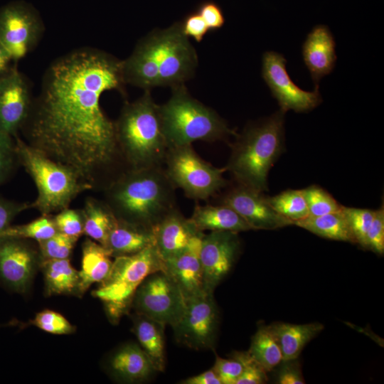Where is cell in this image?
I'll use <instances>...</instances> for the list:
<instances>
[{"mask_svg": "<svg viewBox=\"0 0 384 384\" xmlns=\"http://www.w3.org/2000/svg\"><path fill=\"white\" fill-rule=\"evenodd\" d=\"M283 366L277 375V383L279 384H304L305 380L302 375L299 364L295 360L282 361Z\"/></svg>", "mask_w": 384, "mask_h": 384, "instance_id": "f6af8a7d", "label": "cell"}, {"mask_svg": "<svg viewBox=\"0 0 384 384\" xmlns=\"http://www.w3.org/2000/svg\"><path fill=\"white\" fill-rule=\"evenodd\" d=\"M363 248L378 255L384 252V208L375 210V213L367 233Z\"/></svg>", "mask_w": 384, "mask_h": 384, "instance_id": "ab89813d", "label": "cell"}, {"mask_svg": "<svg viewBox=\"0 0 384 384\" xmlns=\"http://www.w3.org/2000/svg\"><path fill=\"white\" fill-rule=\"evenodd\" d=\"M122 60L82 47L54 60L42 78L20 131L26 142L73 169L93 189H104L122 161L114 122L103 112L102 95L124 85Z\"/></svg>", "mask_w": 384, "mask_h": 384, "instance_id": "6da1fadb", "label": "cell"}, {"mask_svg": "<svg viewBox=\"0 0 384 384\" xmlns=\"http://www.w3.org/2000/svg\"><path fill=\"white\" fill-rule=\"evenodd\" d=\"M159 270H164V261L154 245L136 254L116 257L108 275L92 296L102 302L110 320L117 323L132 308L141 283Z\"/></svg>", "mask_w": 384, "mask_h": 384, "instance_id": "52a82bcc", "label": "cell"}, {"mask_svg": "<svg viewBox=\"0 0 384 384\" xmlns=\"http://www.w3.org/2000/svg\"><path fill=\"white\" fill-rule=\"evenodd\" d=\"M154 244L152 228L117 219L104 247L114 258L136 254Z\"/></svg>", "mask_w": 384, "mask_h": 384, "instance_id": "7402d4cb", "label": "cell"}, {"mask_svg": "<svg viewBox=\"0 0 384 384\" xmlns=\"http://www.w3.org/2000/svg\"><path fill=\"white\" fill-rule=\"evenodd\" d=\"M235 353L244 364V370L235 384H263L267 382V372L247 351Z\"/></svg>", "mask_w": 384, "mask_h": 384, "instance_id": "f35d334b", "label": "cell"}, {"mask_svg": "<svg viewBox=\"0 0 384 384\" xmlns=\"http://www.w3.org/2000/svg\"><path fill=\"white\" fill-rule=\"evenodd\" d=\"M117 144L127 169L162 166L168 145L162 129L159 106L149 90L126 103L116 122Z\"/></svg>", "mask_w": 384, "mask_h": 384, "instance_id": "277c9868", "label": "cell"}, {"mask_svg": "<svg viewBox=\"0 0 384 384\" xmlns=\"http://www.w3.org/2000/svg\"><path fill=\"white\" fill-rule=\"evenodd\" d=\"M294 225L321 238L355 243L341 210L319 216L308 215L294 222Z\"/></svg>", "mask_w": 384, "mask_h": 384, "instance_id": "f1b7e54d", "label": "cell"}, {"mask_svg": "<svg viewBox=\"0 0 384 384\" xmlns=\"http://www.w3.org/2000/svg\"><path fill=\"white\" fill-rule=\"evenodd\" d=\"M181 384H222L215 370L211 368L202 373L188 378Z\"/></svg>", "mask_w": 384, "mask_h": 384, "instance_id": "bcb514c9", "label": "cell"}, {"mask_svg": "<svg viewBox=\"0 0 384 384\" xmlns=\"http://www.w3.org/2000/svg\"><path fill=\"white\" fill-rule=\"evenodd\" d=\"M31 324L53 334L66 335L75 331V327L66 318L60 313L49 309L38 312Z\"/></svg>", "mask_w": 384, "mask_h": 384, "instance_id": "d590c367", "label": "cell"}, {"mask_svg": "<svg viewBox=\"0 0 384 384\" xmlns=\"http://www.w3.org/2000/svg\"><path fill=\"white\" fill-rule=\"evenodd\" d=\"M164 164L173 185L190 198L206 200L227 184L223 176L225 167L216 168L206 162L191 144L169 148Z\"/></svg>", "mask_w": 384, "mask_h": 384, "instance_id": "9c48e42d", "label": "cell"}, {"mask_svg": "<svg viewBox=\"0 0 384 384\" xmlns=\"http://www.w3.org/2000/svg\"><path fill=\"white\" fill-rule=\"evenodd\" d=\"M287 60L275 51H266L262 58V76L272 95L277 100L280 110L286 112H307L322 102L319 85L313 91H306L291 79L286 68Z\"/></svg>", "mask_w": 384, "mask_h": 384, "instance_id": "4fadbf2b", "label": "cell"}, {"mask_svg": "<svg viewBox=\"0 0 384 384\" xmlns=\"http://www.w3.org/2000/svg\"><path fill=\"white\" fill-rule=\"evenodd\" d=\"M44 30L40 15L30 4L16 1L0 8V43L14 63L36 48Z\"/></svg>", "mask_w": 384, "mask_h": 384, "instance_id": "8fae6325", "label": "cell"}, {"mask_svg": "<svg viewBox=\"0 0 384 384\" xmlns=\"http://www.w3.org/2000/svg\"><path fill=\"white\" fill-rule=\"evenodd\" d=\"M109 368L116 379L128 383L147 380L156 371L146 353L136 343L118 348L110 359Z\"/></svg>", "mask_w": 384, "mask_h": 384, "instance_id": "44dd1931", "label": "cell"}, {"mask_svg": "<svg viewBox=\"0 0 384 384\" xmlns=\"http://www.w3.org/2000/svg\"><path fill=\"white\" fill-rule=\"evenodd\" d=\"M341 211L348 223L355 243L363 247L375 210L342 206Z\"/></svg>", "mask_w": 384, "mask_h": 384, "instance_id": "e575fe53", "label": "cell"}, {"mask_svg": "<svg viewBox=\"0 0 384 384\" xmlns=\"http://www.w3.org/2000/svg\"><path fill=\"white\" fill-rule=\"evenodd\" d=\"M240 250L238 233L210 231L204 234L200 247L204 289L213 293L232 269Z\"/></svg>", "mask_w": 384, "mask_h": 384, "instance_id": "5bb4252c", "label": "cell"}, {"mask_svg": "<svg viewBox=\"0 0 384 384\" xmlns=\"http://www.w3.org/2000/svg\"><path fill=\"white\" fill-rule=\"evenodd\" d=\"M220 204L233 209L252 230H274L293 225L271 207L262 192L240 184L226 193Z\"/></svg>", "mask_w": 384, "mask_h": 384, "instance_id": "e0dca14e", "label": "cell"}, {"mask_svg": "<svg viewBox=\"0 0 384 384\" xmlns=\"http://www.w3.org/2000/svg\"><path fill=\"white\" fill-rule=\"evenodd\" d=\"M31 90L16 65L0 77V132L12 137L18 134L31 109Z\"/></svg>", "mask_w": 384, "mask_h": 384, "instance_id": "2e32d148", "label": "cell"}, {"mask_svg": "<svg viewBox=\"0 0 384 384\" xmlns=\"http://www.w3.org/2000/svg\"><path fill=\"white\" fill-rule=\"evenodd\" d=\"M203 235L200 233L183 251L164 261V271L176 283L186 300L207 292L204 289L200 260Z\"/></svg>", "mask_w": 384, "mask_h": 384, "instance_id": "ac0fdd59", "label": "cell"}, {"mask_svg": "<svg viewBox=\"0 0 384 384\" xmlns=\"http://www.w3.org/2000/svg\"><path fill=\"white\" fill-rule=\"evenodd\" d=\"M58 232L79 238L84 234V217L82 209L69 208L53 215Z\"/></svg>", "mask_w": 384, "mask_h": 384, "instance_id": "8d00e7d4", "label": "cell"}, {"mask_svg": "<svg viewBox=\"0 0 384 384\" xmlns=\"http://www.w3.org/2000/svg\"><path fill=\"white\" fill-rule=\"evenodd\" d=\"M247 352L267 372L282 362L281 349L270 325L262 324L258 327Z\"/></svg>", "mask_w": 384, "mask_h": 384, "instance_id": "f546056e", "label": "cell"}, {"mask_svg": "<svg viewBox=\"0 0 384 384\" xmlns=\"http://www.w3.org/2000/svg\"><path fill=\"white\" fill-rule=\"evenodd\" d=\"M173 88L170 99L159 106L168 148L196 141L214 142L235 134L223 119L193 98L182 84Z\"/></svg>", "mask_w": 384, "mask_h": 384, "instance_id": "8992f818", "label": "cell"}, {"mask_svg": "<svg viewBox=\"0 0 384 384\" xmlns=\"http://www.w3.org/2000/svg\"><path fill=\"white\" fill-rule=\"evenodd\" d=\"M78 240L77 238L57 232L47 239L38 241L41 261L69 259Z\"/></svg>", "mask_w": 384, "mask_h": 384, "instance_id": "d6a6232c", "label": "cell"}, {"mask_svg": "<svg viewBox=\"0 0 384 384\" xmlns=\"http://www.w3.org/2000/svg\"><path fill=\"white\" fill-rule=\"evenodd\" d=\"M181 26L184 35L193 38L197 42H201L209 31L205 21L196 10L186 15L181 22Z\"/></svg>", "mask_w": 384, "mask_h": 384, "instance_id": "ee69618b", "label": "cell"}, {"mask_svg": "<svg viewBox=\"0 0 384 384\" xmlns=\"http://www.w3.org/2000/svg\"><path fill=\"white\" fill-rule=\"evenodd\" d=\"M282 354V361L297 359L305 346L324 328L321 323L294 324L276 322L270 325Z\"/></svg>", "mask_w": 384, "mask_h": 384, "instance_id": "cb8c5ba5", "label": "cell"}, {"mask_svg": "<svg viewBox=\"0 0 384 384\" xmlns=\"http://www.w3.org/2000/svg\"><path fill=\"white\" fill-rule=\"evenodd\" d=\"M218 323L213 293L204 292L186 300L183 314L171 327L178 343L194 350L213 349Z\"/></svg>", "mask_w": 384, "mask_h": 384, "instance_id": "7c38bea8", "label": "cell"}, {"mask_svg": "<svg viewBox=\"0 0 384 384\" xmlns=\"http://www.w3.org/2000/svg\"><path fill=\"white\" fill-rule=\"evenodd\" d=\"M40 262L38 248L27 239L0 236V278L14 291H27Z\"/></svg>", "mask_w": 384, "mask_h": 384, "instance_id": "9a60e30c", "label": "cell"}, {"mask_svg": "<svg viewBox=\"0 0 384 384\" xmlns=\"http://www.w3.org/2000/svg\"><path fill=\"white\" fill-rule=\"evenodd\" d=\"M196 230L210 231H232L239 233L252 230L247 222L228 206L196 205L191 218Z\"/></svg>", "mask_w": 384, "mask_h": 384, "instance_id": "603a6c76", "label": "cell"}, {"mask_svg": "<svg viewBox=\"0 0 384 384\" xmlns=\"http://www.w3.org/2000/svg\"><path fill=\"white\" fill-rule=\"evenodd\" d=\"M134 331L139 345L150 359L156 371L165 369V325L135 314Z\"/></svg>", "mask_w": 384, "mask_h": 384, "instance_id": "4316f807", "label": "cell"}, {"mask_svg": "<svg viewBox=\"0 0 384 384\" xmlns=\"http://www.w3.org/2000/svg\"><path fill=\"white\" fill-rule=\"evenodd\" d=\"M15 159V143L12 136L0 132V186L10 173Z\"/></svg>", "mask_w": 384, "mask_h": 384, "instance_id": "60d3db41", "label": "cell"}, {"mask_svg": "<svg viewBox=\"0 0 384 384\" xmlns=\"http://www.w3.org/2000/svg\"><path fill=\"white\" fill-rule=\"evenodd\" d=\"M13 59L8 50L0 43V77L8 73L14 66Z\"/></svg>", "mask_w": 384, "mask_h": 384, "instance_id": "7dc6e473", "label": "cell"}, {"mask_svg": "<svg viewBox=\"0 0 384 384\" xmlns=\"http://www.w3.org/2000/svg\"><path fill=\"white\" fill-rule=\"evenodd\" d=\"M15 137L17 161L33 179L38 195L31 203L41 215H50L69 208L80 193L92 190L73 169L48 157L28 144L18 134Z\"/></svg>", "mask_w": 384, "mask_h": 384, "instance_id": "5b68a950", "label": "cell"}, {"mask_svg": "<svg viewBox=\"0 0 384 384\" xmlns=\"http://www.w3.org/2000/svg\"><path fill=\"white\" fill-rule=\"evenodd\" d=\"M176 187L161 166L129 169L104 189L117 219L153 228L176 207Z\"/></svg>", "mask_w": 384, "mask_h": 384, "instance_id": "7a4b0ae2", "label": "cell"}, {"mask_svg": "<svg viewBox=\"0 0 384 384\" xmlns=\"http://www.w3.org/2000/svg\"><path fill=\"white\" fill-rule=\"evenodd\" d=\"M213 368L222 384H235L244 370V364L235 352L228 359L216 356Z\"/></svg>", "mask_w": 384, "mask_h": 384, "instance_id": "74e56055", "label": "cell"}, {"mask_svg": "<svg viewBox=\"0 0 384 384\" xmlns=\"http://www.w3.org/2000/svg\"><path fill=\"white\" fill-rule=\"evenodd\" d=\"M58 232L52 214L41 217L23 225H10L0 236L33 239L38 241L47 239Z\"/></svg>", "mask_w": 384, "mask_h": 384, "instance_id": "1f68e13d", "label": "cell"}, {"mask_svg": "<svg viewBox=\"0 0 384 384\" xmlns=\"http://www.w3.org/2000/svg\"><path fill=\"white\" fill-rule=\"evenodd\" d=\"M109 251L96 241L87 238L82 246V266L79 271L81 296L93 283H100L108 275L113 261Z\"/></svg>", "mask_w": 384, "mask_h": 384, "instance_id": "d4e9b609", "label": "cell"}, {"mask_svg": "<svg viewBox=\"0 0 384 384\" xmlns=\"http://www.w3.org/2000/svg\"><path fill=\"white\" fill-rule=\"evenodd\" d=\"M48 295L65 294L81 296L79 271L69 259L47 260L40 262Z\"/></svg>", "mask_w": 384, "mask_h": 384, "instance_id": "484cf974", "label": "cell"}, {"mask_svg": "<svg viewBox=\"0 0 384 384\" xmlns=\"http://www.w3.org/2000/svg\"><path fill=\"white\" fill-rule=\"evenodd\" d=\"M30 208L31 203L8 200L0 195V233L11 225L16 215Z\"/></svg>", "mask_w": 384, "mask_h": 384, "instance_id": "7bdbcfd3", "label": "cell"}, {"mask_svg": "<svg viewBox=\"0 0 384 384\" xmlns=\"http://www.w3.org/2000/svg\"><path fill=\"white\" fill-rule=\"evenodd\" d=\"M284 112L247 124L232 144L225 167L238 184L263 193L270 169L284 149Z\"/></svg>", "mask_w": 384, "mask_h": 384, "instance_id": "3957f363", "label": "cell"}, {"mask_svg": "<svg viewBox=\"0 0 384 384\" xmlns=\"http://www.w3.org/2000/svg\"><path fill=\"white\" fill-rule=\"evenodd\" d=\"M303 61L309 71L315 86L329 75L337 60L336 42L326 25H316L307 34L302 47Z\"/></svg>", "mask_w": 384, "mask_h": 384, "instance_id": "d6986e66", "label": "cell"}, {"mask_svg": "<svg viewBox=\"0 0 384 384\" xmlns=\"http://www.w3.org/2000/svg\"><path fill=\"white\" fill-rule=\"evenodd\" d=\"M185 307L181 290L164 270L154 272L144 279L132 304L135 314L171 326L181 317Z\"/></svg>", "mask_w": 384, "mask_h": 384, "instance_id": "30bf717a", "label": "cell"}, {"mask_svg": "<svg viewBox=\"0 0 384 384\" xmlns=\"http://www.w3.org/2000/svg\"><path fill=\"white\" fill-rule=\"evenodd\" d=\"M306 202L309 215L319 216L339 212L342 206L326 191L318 186H310L302 190Z\"/></svg>", "mask_w": 384, "mask_h": 384, "instance_id": "836d02e7", "label": "cell"}, {"mask_svg": "<svg viewBox=\"0 0 384 384\" xmlns=\"http://www.w3.org/2000/svg\"><path fill=\"white\" fill-rule=\"evenodd\" d=\"M154 244L163 261L186 248L200 233L189 218L176 208L172 209L153 227Z\"/></svg>", "mask_w": 384, "mask_h": 384, "instance_id": "ffe728a7", "label": "cell"}, {"mask_svg": "<svg viewBox=\"0 0 384 384\" xmlns=\"http://www.w3.org/2000/svg\"><path fill=\"white\" fill-rule=\"evenodd\" d=\"M159 73V86L172 87L192 77L198 58L181 22L143 38Z\"/></svg>", "mask_w": 384, "mask_h": 384, "instance_id": "ba28073f", "label": "cell"}, {"mask_svg": "<svg viewBox=\"0 0 384 384\" xmlns=\"http://www.w3.org/2000/svg\"><path fill=\"white\" fill-rule=\"evenodd\" d=\"M196 11L200 14L209 31L221 28L225 22L221 7L215 1L207 0L201 3Z\"/></svg>", "mask_w": 384, "mask_h": 384, "instance_id": "b9f144b4", "label": "cell"}, {"mask_svg": "<svg viewBox=\"0 0 384 384\" xmlns=\"http://www.w3.org/2000/svg\"><path fill=\"white\" fill-rule=\"evenodd\" d=\"M84 217V234L102 246L115 225L117 218L105 202L87 197L82 209Z\"/></svg>", "mask_w": 384, "mask_h": 384, "instance_id": "83f0119b", "label": "cell"}, {"mask_svg": "<svg viewBox=\"0 0 384 384\" xmlns=\"http://www.w3.org/2000/svg\"><path fill=\"white\" fill-rule=\"evenodd\" d=\"M267 200L278 214L291 220L293 225L309 215L302 190H287L274 196L267 197Z\"/></svg>", "mask_w": 384, "mask_h": 384, "instance_id": "4dcf8cb0", "label": "cell"}]
</instances>
